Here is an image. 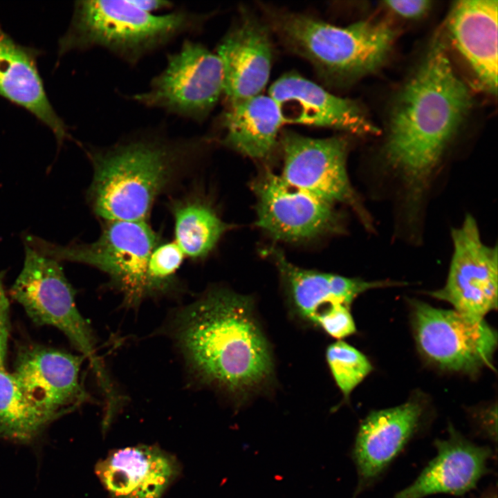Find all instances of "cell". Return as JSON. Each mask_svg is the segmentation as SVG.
I'll use <instances>...</instances> for the list:
<instances>
[{"instance_id": "obj_1", "label": "cell", "mask_w": 498, "mask_h": 498, "mask_svg": "<svg viewBox=\"0 0 498 498\" xmlns=\"http://www.w3.org/2000/svg\"><path fill=\"white\" fill-rule=\"evenodd\" d=\"M174 334L196 378L238 405L273 385L271 346L250 296L210 289L180 312Z\"/></svg>"}, {"instance_id": "obj_2", "label": "cell", "mask_w": 498, "mask_h": 498, "mask_svg": "<svg viewBox=\"0 0 498 498\" xmlns=\"http://www.w3.org/2000/svg\"><path fill=\"white\" fill-rule=\"evenodd\" d=\"M471 106L468 88L454 71L443 45L435 42L398 96L383 149L387 164L415 199L425 190Z\"/></svg>"}, {"instance_id": "obj_3", "label": "cell", "mask_w": 498, "mask_h": 498, "mask_svg": "<svg viewBox=\"0 0 498 498\" xmlns=\"http://www.w3.org/2000/svg\"><path fill=\"white\" fill-rule=\"evenodd\" d=\"M207 140L145 132L87 149L93 173L89 206L102 221H147L156 200L193 169Z\"/></svg>"}, {"instance_id": "obj_4", "label": "cell", "mask_w": 498, "mask_h": 498, "mask_svg": "<svg viewBox=\"0 0 498 498\" xmlns=\"http://www.w3.org/2000/svg\"><path fill=\"white\" fill-rule=\"evenodd\" d=\"M210 14L177 10L157 15L128 1H76L58 55L104 48L131 65L185 34L199 33Z\"/></svg>"}, {"instance_id": "obj_5", "label": "cell", "mask_w": 498, "mask_h": 498, "mask_svg": "<svg viewBox=\"0 0 498 498\" xmlns=\"http://www.w3.org/2000/svg\"><path fill=\"white\" fill-rule=\"evenodd\" d=\"M268 17L284 44L331 84L376 71L387 58L396 36L382 22L360 21L338 26L306 15L275 10H268Z\"/></svg>"}, {"instance_id": "obj_6", "label": "cell", "mask_w": 498, "mask_h": 498, "mask_svg": "<svg viewBox=\"0 0 498 498\" xmlns=\"http://www.w3.org/2000/svg\"><path fill=\"white\" fill-rule=\"evenodd\" d=\"M24 251L23 267L10 289V296L35 324L53 326L64 333L89 361L106 399H112L116 393L97 355L93 331L77 308L75 290L60 262L26 244Z\"/></svg>"}, {"instance_id": "obj_7", "label": "cell", "mask_w": 498, "mask_h": 498, "mask_svg": "<svg viewBox=\"0 0 498 498\" xmlns=\"http://www.w3.org/2000/svg\"><path fill=\"white\" fill-rule=\"evenodd\" d=\"M161 238L147 221H103L99 237L91 243L59 245L32 234L24 243L59 262L71 261L104 272L128 304L148 297L149 257Z\"/></svg>"}, {"instance_id": "obj_8", "label": "cell", "mask_w": 498, "mask_h": 498, "mask_svg": "<svg viewBox=\"0 0 498 498\" xmlns=\"http://www.w3.org/2000/svg\"><path fill=\"white\" fill-rule=\"evenodd\" d=\"M223 94L221 60L203 44L185 39L180 49L167 55L165 68L149 89L129 98L149 108L203 122Z\"/></svg>"}, {"instance_id": "obj_9", "label": "cell", "mask_w": 498, "mask_h": 498, "mask_svg": "<svg viewBox=\"0 0 498 498\" xmlns=\"http://www.w3.org/2000/svg\"><path fill=\"white\" fill-rule=\"evenodd\" d=\"M411 304L416 345L427 360L442 369L467 374L492 368L497 333L484 319L418 300Z\"/></svg>"}, {"instance_id": "obj_10", "label": "cell", "mask_w": 498, "mask_h": 498, "mask_svg": "<svg viewBox=\"0 0 498 498\" xmlns=\"http://www.w3.org/2000/svg\"><path fill=\"white\" fill-rule=\"evenodd\" d=\"M288 184L329 203L351 208L367 228L371 221L350 183L347 171L349 143L342 137L313 138L292 131L279 135Z\"/></svg>"}, {"instance_id": "obj_11", "label": "cell", "mask_w": 498, "mask_h": 498, "mask_svg": "<svg viewBox=\"0 0 498 498\" xmlns=\"http://www.w3.org/2000/svg\"><path fill=\"white\" fill-rule=\"evenodd\" d=\"M257 199L255 225L271 238L302 243L342 230L334 205L286 183L264 170L251 184Z\"/></svg>"}, {"instance_id": "obj_12", "label": "cell", "mask_w": 498, "mask_h": 498, "mask_svg": "<svg viewBox=\"0 0 498 498\" xmlns=\"http://www.w3.org/2000/svg\"><path fill=\"white\" fill-rule=\"evenodd\" d=\"M451 238L453 251L447 280L443 288L429 294L468 317L483 320L497 308V247L483 242L471 214L452 228Z\"/></svg>"}, {"instance_id": "obj_13", "label": "cell", "mask_w": 498, "mask_h": 498, "mask_svg": "<svg viewBox=\"0 0 498 498\" xmlns=\"http://www.w3.org/2000/svg\"><path fill=\"white\" fill-rule=\"evenodd\" d=\"M84 359L32 343L19 349L12 373L24 393L57 420L90 400L80 378Z\"/></svg>"}, {"instance_id": "obj_14", "label": "cell", "mask_w": 498, "mask_h": 498, "mask_svg": "<svg viewBox=\"0 0 498 498\" xmlns=\"http://www.w3.org/2000/svg\"><path fill=\"white\" fill-rule=\"evenodd\" d=\"M266 251L278 270L292 314L318 329L340 306L350 308L361 293L372 288L403 285L399 282H369L302 268L290 262L277 248H270Z\"/></svg>"}, {"instance_id": "obj_15", "label": "cell", "mask_w": 498, "mask_h": 498, "mask_svg": "<svg viewBox=\"0 0 498 498\" xmlns=\"http://www.w3.org/2000/svg\"><path fill=\"white\" fill-rule=\"evenodd\" d=\"M284 123L331 128L357 135H378L379 129L353 101L335 95L302 76L290 73L269 89Z\"/></svg>"}, {"instance_id": "obj_16", "label": "cell", "mask_w": 498, "mask_h": 498, "mask_svg": "<svg viewBox=\"0 0 498 498\" xmlns=\"http://www.w3.org/2000/svg\"><path fill=\"white\" fill-rule=\"evenodd\" d=\"M272 44L268 28L243 14L218 45L223 94L229 105L260 95L270 76Z\"/></svg>"}, {"instance_id": "obj_17", "label": "cell", "mask_w": 498, "mask_h": 498, "mask_svg": "<svg viewBox=\"0 0 498 498\" xmlns=\"http://www.w3.org/2000/svg\"><path fill=\"white\" fill-rule=\"evenodd\" d=\"M425 405L409 400L372 411L360 423L352 452L358 475L353 498L370 486L418 431Z\"/></svg>"}, {"instance_id": "obj_18", "label": "cell", "mask_w": 498, "mask_h": 498, "mask_svg": "<svg viewBox=\"0 0 498 498\" xmlns=\"http://www.w3.org/2000/svg\"><path fill=\"white\" fill-rule=\"evenodd\" d=\"M434 445L436 456L413 483L394 498H423L437 493L460 495L474 488L487 473L491 449L470 442L452 425L448 438L436 439Z\"/></svg>"}, {"instance_id": "obj_19", "label": "cell", "mask_w": 498, "mask_h": 498, "mask_svg": "<svg viewBox=\"0 0 498 498\" xmlns=\"http://www.w3.org/2000/svg\"><path fill=\"white\" fill-rule=\"evenodd\" d=\"M42 53L15 42L0 24V96L48 127L60 147L69 134L48 98L38 69L37 58Z\"/></svg>"}, {"instance_id": "obj_20", "label": "cell", "mask_w": 498, "mask_h": 498, "mask_svg": "<svg viewBox=\"0 0 498 498\" xmlns=\"http://www.w3.org/2000/svg\"><path fill=\"white\" fill-rule=\"evenodd\" d=\"M178 471L171 454L147 445L114 450L95 467L104 487L117 498H160Z\"/></svg>"}, {"instance_id": "obj_21", "label": "cell", "mask_w": 498, "mask_h": 498, "mask_svg": "<svg viewBox=\"0 0 498 498\" xmlns=\"http://www.w3.org/2000/svg\"><path fill=\"white\" fill-rule=\"evenodd\" d=\"M497 0L459 1L448 22L454 46L493 94L497 90Z\"/></svg>"}, {"instance_id": "obj_22", "label": "cell", "mask_w": 498, "mask_h": 498, "mask_svg": "<svg viewBox=\"0 0 498 498\" xmlns=\"http://www.w3.org/2000/svg\"><path fill=\"white\" fill-rule=\"evenodd\" d=\"M223 122L225 134L221 143L257 160L272 155L284 124L275 100L261 94L230 105Z\"/></svg>"}, {"instance_id": "obj_23", "label": "cell", "mask_w": 498, "mask_h": 498, "mask_svg": "<svg viewBox=\"0 0 498 498\" xmlns=\"http://www.w3.org/2000/svg\"><path fill=\"white\" fill-rule=\"evenodd\" d=\"M169 209L174 222V241L185 257L202 260L232 227L223 221L210 201L191 193L172 199Z\"/></svg>"}, {"instance_id": "obj_24", "label": "cell", "mask_w": 498, "mask_h": 498, "mask_svg": "<svg viewBox=\"0 0 498 498\" xmlns=\"http://www.w3.org/2000/svg\"><path fill=\"white\" fill-rule=\"evenodd\" d=\"M56 420L24 393L12 373L0 367V441L33 445Z\"/></svg>"}, {"instance_id": "obj_25", "label": "cell", "mask_w": 498, "mask_h": 498, "mask_svg": "<svg viewBox=\"0 0 498 498\" xmlns=\"http://www.w3.org/2000/svg\"><path fill=\"white\" fill-rule=\"evenodd\" d=\"M326 360L345 401H348L352 391L373 369L371 362L362 353L341 340L327 347Z\"/></svg>"}, {"instance_id": "obj_26", "label": "cell", "mask_w": 498, "mask_h": 498, "mask_svg": "<svg viewBox=\"0 0 498 498\" xmlns=\"http://www.w3.org/2000/svg\"><path fill=\"white\" fill-rule=\"evenodd\" d=\"M185 257L174 241H161L156 246L147 266L148 297L166 293L175 286L176 273Z\"/></svg>"}, {"instance_id": "obj_27", "label": "cell", "mask_w": 498, "mask_h": 498, "mask_svg": "<svg viewBox=\"0 0 498 498\" xmlns=\"http://www.w3.org/2000/svg\"><path fill=\"white\" fill-rule=\"evenodd\" d=\"M9 304L3 284V273H0V367H5L10 332Z\"/></svg>"}, {"instance_id": "obj_28", "label": "cell", "mask_w": 498, "mask_h": 498, "mask_svg": "<svg viewBox=\"0 0 498 498\" xmlns=\"http://www.w3.org/2000/svg\"><path fill=\"white\" fill-rule=\"evenodd\" d=\"M385 6L399 16L416 19L423 15L430 8L427 0H391L385 1Z\"/></svg>"}, {"instance_id": "obj_29", "label": "cell", "mask_w": 498, "mask_h": 498, "mask_svg": "<svg viewBox=\"0 0 498 498\" xmlns=\"http://www.w3.org/2000/svg\"><path fill=\"white\" fill-rule=\"evenodd\" d=\"M138 8L145 12L154 14V12L169 9L173 3L163 0H129Z\"/></svg>"}, {"instance_id": "obj_30", "label": "cell", "mask_w": 498, "mask_h": 498, "mask_svg": "<svg viewBox=\"0 0 498 498\" xmlns=\"http://www.w3.org/2000/svg\"><path fill=\"white\" fill-rule=\"evenodd\" d=\"M483 498H497V496H496V494H495V495L490 494Z\"/></svg>"}]
</instances>
